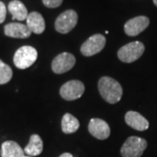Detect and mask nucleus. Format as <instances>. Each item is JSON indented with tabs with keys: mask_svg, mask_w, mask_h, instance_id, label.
I'll return each mask as SVG.
<instances>
[{
	"mask_svg": "<svg viewBox=\"0 0 157 157\" xmlns=\"http://www.w3.org/2000/svg\"><path fill=\"white\" fill-rule=\"evenodd\" d=\"M98 87L101 97L110 104L117 103L122 97V87L114 78L107 76L102 77L99 80Z\"/></svg>",
	"mask_w": 157,
	"mask_h": 157,
	"instance_id": "obj_1",
	"label": "nucleus"
},
{
	"mask_svg": "<svg viewBox=\"0 0 157 157\" xmlns=\"http://www.w3.org/2000/svg\"><path fill=\"white\" fill-rule=\"evenodd\" d=\"M38 52L30 45H25L18 48L13 57V63L18 69H26L33 66L37 60Z\"/></svg>",
	"mask_w": 157,
	"mask_h": 157,
	"instance_id": "obj_2",
	"label": "nucleus"
},
{
	"mask_svg": "<svg viewBox=\"0 0 157 157\" xmlns=\"http://www.w3.org/2000/svg\"><path fill=\"white\" fill-rule=\"evenodd\" d=\"M147 146V142L145 139L130 136L121 148V154L122 157H140L145 151Z\"/></svg>",
	"mask_w": 157,
	"mask_h": 157,
	"instance_id": "obj_3",
	"label": "nucleus"
},
{
	"mask_svg": "<svg viewBox=\"0 0 157 157\" xmlns=\"http://www.w3.org/2000/svg\"><path fill=\"white\" fill-rule=\"evenodd\" d=\"M145 51L143 43L140 41H134L122 46L118 51V58L125 63H132L140 59Z\"/></svg>",
	"mask_w": 157,
	"mask_h": 157,
	"instance_id": "obj_4",
	"label": "nucleus"
},
{
	"mask_svg": "<svg viewBox=\"0 0 157 157\" xmlns=\"http://www.w3.org/2000/svg\"><path fill=\"white\" fill-rule=\"evenodd\" d=\"M78 23V14L73 10H67L59 15L55 20V29L58 33L67 34L71 32Z\"/></svg>",
	"mask_w": 157,
	"mask_h": 157,
	"instance_id": "obj_5",
	"label": "nucleus"
},
{
	"mask_svg": "<svg viewBox=\"0 0 157 157\" xmlns=\"http://www.w3.org/2000/svg\"><path fill=\"white\" fill-rule=\"evenodd\" d=\"M105 45L106 38L102 34H94L82 44L80 47V52L84 56H93L103 50Z\"/></svg>",
	"mask_w": 157,
	"mask_h": 157,
	"instance_id": "obj_6",
	"label": "nucleus"
},
{
	"mask_svg": "<svg viewBox=\"0 0 157 157\" xmlns=\"http://www.w3.org/2000/svg\"><path fill=\"white\" fill-rule=\"evenodd\" d=\"M85 92L84 84L79 80H70L62 86L59 90L60 96L68 101L79 99Z\"/></svg>",
	"mask_w": 157,
	"mask_h": 157,
	"instance_id": "obj_7",
	"label": "nucleus"
},
{
	"mask_svg": "<svg viewBox=\"0 0 157 157\" xmlns=\"http://www.w3.org/2000/svg\"><path fill=\"white\" fill-rule=\"evenodd\" d=\"M75 57L72 53L63 52L56 56L52 62V69L53 73L61 74L71 70L75 65Z\"/></svg>",
	"mask_w": 157,
	"mask_h": 157,
	"instance_id": "obj_8",
	"label": "nucleus"
},
{
	"mask_svg": "<svg viewBox=\"0 0 157 157\" xmlns=\"http://www.w3.org/2000/svg\"><path fill=\"white\" fill-rule=\"evenodd\" d=\"M149 25V18L146 16H138L129 19L124 25L125 33L130 37H135L142 33Z\"/></svg>",
	"mask_w": 157,
	"mask_h": 157,
	"instance_id": "obj_9",
	"label": "nucleus"
},
{
	"mask_svg": "<svg viewBox=\"0 0 157 157\" xmlns=\"http://www.w3.org/2000/svg\"><path fill=\"white\" fill-rule=\"evenodd\" d=\"M88 131L94 137L99 140H105L110 135V128L108 124L99 118H94L90 121Z\"/></svg>",
	"mask_w": 157,
	"mask_h": 157,
	"instance_id": "obj_10",
	"label": "nucleus"
},
{
	"mask_svg": "<svg viewBox=\"0 0 157 157\" xmlns=\"http://www.w3.org/2000/svg\"><path fill=\"white\" fill-rule=\"evenodd\" d=\"M5 34L8 37L15 39H27L32 32L26 25L20 23H10L5 26Z\"/></svg>",
	"mask_w": 157,
	"mask_h": 157,
	"instance_id": "obj_11",
	"label": "nucleus"
},
{
	"mask_svg": "<svg viewBox=\"0 0 157 157\" xmlns=\"http://www.w3.org/2000/svg\"><path fill=\"white\" fill-rule=\"evenodd\" d=\"M125 121L130 128L138 131L147 130L149 127V123L146 118L143 117L140 113L135 111H128L126 113Z\"/></svg>",
	"mask_w": 157,
	"mask_h": 157,
	"instance_id": "obj_12",
	"label": "nucleus"
},
{
	"mask_svg": "<svg viewBox=\"0 0 157 157\" xmlns=\"http://www.w3.org/2000/svg\"><path fill=\"white\" fill-rule=\"evenodd\" d=\"M26 25L30 31L35 34H41L44 33L45 29V22L43 16L37 12L33 11L29 13L26 18Z\"/></svg>",
	"mask_w": 157,
	"mask_h": 157,
	"instance_id": "obj_13",
	"label": "nucleus"
},
{
	"mask_svg": "<svg viewBox=\"0 0 157 157\" xmlns=\"http://www.w3.org/2000/svg\"><path fill=\"white\" fill-rule=\"evenodd\" d=\"M25 154L22 147L13 140H6L1 147L2 157H23Z\"/></svg>",
	"mask_w": 157,
	"mask_h": 157,
	"instance_id": "obj_14",
	"label": "nucleus"
},
{
	"mask_svg": "<svg viewBox=\"0 0 157 157\" xmlns=\"http://www.w3.org/2000/svg\"><path fill=\"white\" fill-rule=\"evenodd\" d=\"M8 10L12 16L13 19H17L19 21L26 20L29 13L25 6L19 0H13L9 3Z\"/></svg>",
	"mask_w": 157,
	"mask_h": 157,
	"instance_id": "obj_15",
	"label": "nucleus"
},
{
	"mask_svg": "<svg viewBox=\"0 0 157 157\" xmlns=\"http://www.w3.org/2000/svg\"><path fill=\"white\" fill-rule=\"evenodd\" d=\"M29 156H37L43 151V141L39 135L34 134L30 137V141L24 149Z\"/></svg>",
	"mask_w": 157,
	"mask_h": 157,
	"instance_id": "obj_16",
	"label": "nucleus"
},
{
	"mask_svg": "<svg viewBox=\"0 0 157 157\" xmlns=\"http://www.w3.org/2000/svg\"><path fill=\"white\" fill-rule=\"evenodd\" d=\"M79 128V121L76 117L71 113H66L61 121L62 131L65 134H73L76 132Z\"/></svg>",
	"mask_w": 157,
	"mask_h": 157,
	"instance_id": "obj_17",
	"label": "nucleus"
},
{
	"mask_svg": "<svg viewBox=\"0 0 157 157\" xmlns=\"http://www.w3.org/2000/svg\"><path fill=\"white\" fill-rule=\"evenodd\" d=\"M11 78H12L11 68L0 59V85L8 83Z\"/></svg>",
	"mask_w": 157,
	"mask_h": 157,
	"instance_id": "obj_18",
	"label": "nucleus"
},
{
	"mask_svg": "<svg viewBox=\"0 0 157 157\" xmlns=\"http://www.w3.org/2000/svg\"><path fill=\"white\" fill-rule=\"evenodd\" d=\"M44 6L48 8H57L60 6L63 0H42Z\"/></svg>",
	"mask_w": 157,
	"mask_h": 157,
	"instance_id": "obj_19",
	"label": "nucleus"
},
{
	"mask_svg": "<svg viewBox=\"0 0 157 157\" xmlns=\"http://www.w3.org/2000/svg\"><path fill=\"white\" fill-rule=\"evenodd\" d=\"M6 5L0 1V24L4 22L6 20Z\"/></svg>",
	"mask_w": 157,
	"mask_h": 157,
	"instance_id": "obj_20",
	"label": "nucleus"
},
{
	"mask_svg": "<svg viewBox=\"0 0 157 157\" xmlns=\"http://www.w3.org/2000/svg\"><path fill=\"white\" fill-rule=\"evenodd\" d=\"M59 157H73L70 153H64V154H62Z\"/></svg>",
	"mask_w": 157,
	"mask_h": 157,
	"instance_id": "obj_21",
	"label": "nucleus"
},
{
	"mask_svg": "<svg viewBox=\"0 0 157 157\" xmlns=\"http://www.w3.org/2000/svg\"><path fill=\"white\" fill-rule=\"evenodd\" d=\"M153 2H154V4H155V6H157V0H153Z\"/></svg>",
	"mask_w": 157,
	"mask_h": 157,
	"instance_id": "obj_22",
	"label": "nucleus"
},
{
	"mask_svg": "<svg viewBox=\"0 0 157 157\" xmlns=\"http://www.w3.org/2000/svg\"><path fill=\"white\" fill-rule=\"evenodd\" d=\"M23 157H33V156H29V155H25V156Z\"/></svg>",
	"mask_w": 157,
	"mask_h": 157,
	"instance_id": "obj_23",
	"label": "nucleus"
}]
</instances>
